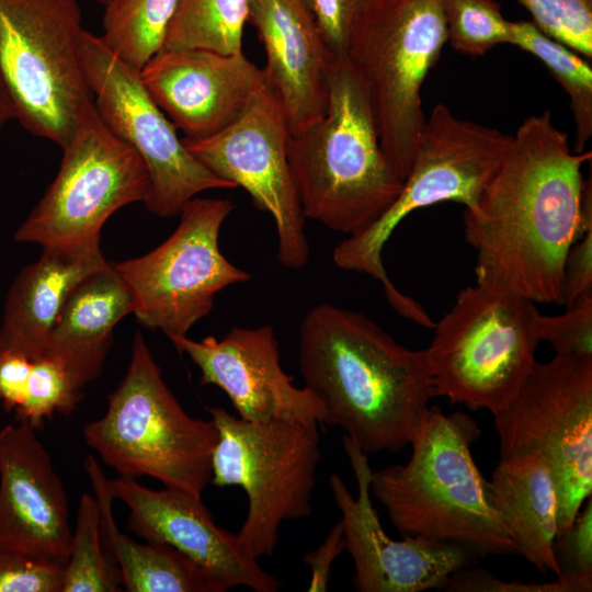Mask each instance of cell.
<instances>
[{
	"label": "cell",
	"instance_id": "cb8c5ba5",
	"mask_svg": "<svg viewBox=\"0 0 592 592\" xmlns=\"http://www.w3.org/2000/svg\"><path fill=\"white\" fill-rule=\"evenodd\" d=\"M134 310L130 288L107 262L70 292L52 329L47 351L66 361L88 384L102 371L115 326Z\"/></svg>",
	"mask_w": 592,
	"mask_h": 592
},
{
	"label": "cell",
	"instance_id": "3957f363",
	"mask_svg": "<svg viewBox=\"0 0 592 592\" xmlns=\"http://www.w3.org/2000/svg\"><path fill=\"white\" fill-rule=\"evenodd\" d=\"M479 429L467 415L430 407L406 464L372 471L371 496L403 536L456 544L471 555L517 554L470 453Z\"/></svg>",
	"mask_w": 592,
	"mask_h": 592
},
{
	"label": "cell",
	"instance_id": "484cf974",
	"mask_svg": "<svg viewBox=\"0 0 592 592\" xmlns=\"http://www.w3.org/2000/svg\"><path fill=\"white\" fill-rule=\"evenodd\" d=\"M510 44L537 57L567 92L574 117V152L592 136V68L588 59L547 36L532 21L511 22Z\"/></svg>",
	"mask_w": 592,
	"mask_h": 592
},
{
	"label": "cell",
	"instance_id": "d4e9b609",
	"mask_svg": "<svg viewBox=\"0 0 592 592\" xmlns=\"http://www.w3.org/2000/svg\"><path fill=\"white\" fill-rule=\"evenodd\" d=\"M101 513L104 546L117 566L128 592H223L205 572L172 547L147 542L140 544L122 533L114 521L113 497L98 460L84 463Z\"/></svg>",
	"mask_w": 592,
	"mask_h": 592
},
{
	"label": "cell",
	"instance_id": "ac0fdd59",
	"mask_svg": "<svg viewBox=\"0 0 592 592\" xmlns=\"http://www.w3.org/2000/svg\"><path fill=\"white\" fill-rule=\"evenodd\" d=\"M168 338L198 367L201 385H215L226 392L239 418L257 423H322L318 400L306 387L294 386L293 377L283 371L272 326H236L221 339Z\"/></svg>",
	"mask_w": 592,
	"mask_h": 592
},
{
	"label": "cell",
	"instance_id": "9c48e42d",
	"mask_svg": "<svg viewBox=\"0 0 592 592\" xmlns=\"http://www.w3.org/2000/svg\"><path fill=\"white\" fill-rule=\"evenodd\" d=\"M217 429L210 483L238 486L248 512L238 538L254 558L273 555L285 521L308 517L321 460L317 422L257 423L207 407Z\"/></svg>",
	"mask_w": 592,
	"mask_h": 592
},
{
	"label": "cell",
	"instance_id": "4316f807",
	"mask_svg": "<svg viewBox=\"0 0 592 592\" xmlns=\"http://www.w3.org/2000/svg\"><path fill=\"white\" fill-rule=\"evenodd\" d=\"M179 0H111L102 20L103 43L136 70L156 55L166 35Z\"/></svg>",
	"mask_w": 592,
	"mask_h": 592
},
{
	"label": "cell",
	"instance_id": "e575fe53",
	"mask_svg": "<svg viewBox=\"0 0 592 592\" xmlns=\"http://www.w3.org/2000/svg\"><path fill=\"white\" fill-rule=\"evenodd\" d=\"M559 576L592 590V499L578 512L572 523L557 533L553 544Z\"/></svg>",
	"mask_w": 592,
	"mask_h": 592
},
{
	"label": "cell",
	"instance_id": "277c9868",
	"mask_svg": "<svg viewBox=\"0 0 592 592\" xmlns=\"http://www.w3.org/2000/svg\"><path fill=\"white\" fill-rule=\"evenodd\" d=\"M322 118L291 134L287 157L306 218L355 235L377 220L403 180L387 160L364 86L346 57L328 71Z\"/></svg>",
	"mask_w": 592,
	"mask_h": 592
},
{
	"label": "cell",
	"instance_id": "d6986e66",
	"mask_svg": "<svg viewBox=\"0 0 592 592\" xmlns=\"http://www.w3.org/2000/svg\"><path fill=\"white\" fill-rule=\"evenodd\" d=\"M157 105L184 137L203 138L229 125L263 88L262 68L243 52L161 48L139 70Z\"/></svg>",
	"mask_w": 592,
	"mask_h": 592
},
{
	"label": "cell",
	"instance_id": "1f68e13d",
	"mask_svg": "<svg viewBox=\"0 0 592 592\" xmlns=\"http://www.w3.org/2000/svg\"><path fill=\"white\" fill-rule=\"evenodd\" d=\"M547 36L592 58V0H519Z\"/></svg>",
	"mask_w": 592,
	"mask_h": 592
},
{
	"label": "cell",
	"instance_id": "5b68a950",
	"mask_svg": "<svg viewBox=\"0 0 592 592\" xmlns=\"http://www.w3.org/2000/svg\"><path fill=\"white\" fill-rule=\"evenodd\" d=\"M83 437L121 477L148 476L198 498L210 483L216 425L184 411L139 332L124 378Z\"/></svg>",
	"mask_w": 592,
	"mask_h": 592
},
{
	"label": "cell",
	"instance_id": "603a6c76",
	"mask_svg": "<svg viewBox=\"0 0 592 592\" xmlns=\"http://www.w3.org/2000/svg\"><path fill=\"white\" fill-rule=\"evenodd\" d=\"M487 488L491 505L519 555L538 571L558 577L553 551L558 502L547 462L533 455L500 458Z\"/></svg>",
	"mask_w": 592,
	"mask_h": 592
},
{
	"label": "cell",
	"instance_id": "30bf717a",
	"mask_svg": "<svg viewBox=\"0 0 592 592\" xmlns=\"http://www.w3.org/2000/svg\"><path fill=\"white\" fill-rule=\"evenodd\" d=\"M78 0H0V66L15 121L61 147L93 101Z\"/></svg>",
	"mask_w": 592,
	"mask_h": 592
},
{
	"label": "cell",
	"instance_id": "7c38bea8",
	"mask_svg": "<svg viewBox=\"0 0 592 592\" xmlns=\"http://www.w3.org/2000/svg\"><path fill=\"white\" fill-rule=\"evenodd\" d=\"M58 173L14 234L42 247L101 238L119 208L146 200L149 175L140 157L102 121L94 100L80 111L60 147Z\"/></svg>",
	"mask_w": 592,
	"mask_h": 592
},
{
	"label": "cell",
	"instance_id": "d590c367",
	"mask_svg": "<svg viewBox=\"0 0 592 592\" xmlns=\"http://www.w3.org/2000/svg\"><path fill=\"white\" fill-rule=\"evenodd\" d=\"M334 58L344 57L352 31L369 0H304Z\"/></svg>",
	"mask_w": 592,
	"mask_h": 592
},
{
	"label": "cell",
	"instance_id": "ab89813d",
	"mask_svg": "<svg viewBox=\"0 0 592 592\" xmlns=\"http://www.w3.org/2000/svg\"><path fill=\"white\" fill-rule=\"evenodd\" d=\"M345 550L344 527L339 520L329 531L320 546L304 556L310 568L308 592H325L328 589L334 560Z\"/></svg>",
	"mask_w": 592,
	"mask_h": 592
},
{
	"label": "cell",
	"instance_id": "7a4b0ae2",
	"mask_svg": "<svg viewBox=\"0 0 592 592\" xmlns=\"http://www.w3.org/2000/svg\"><path fill=\"white\" fill-rule=\"evenodd\" d=\"M298 360L322 423L366 454L409 445L435 397L425 349L406 348L365 315L332 304L303 319Z\"/></svg>",
	"mask_w": 592,
	"mask_h": 592
},
{
	"label": "cell",
	"instance_id": "f546056e",
	"mask_svg": "<svg viewBox=\"0 0 592 592\" xmlns=\"http://www.w3.org/2000/svg\"><path fill=\"white\" fill-rule=\"evenodd\" d=\"M86 380L62 358L46 352L31 357L25 399L14 413L18 422L35 430L54 414H70L80 402Z\"/></svg>",
	"mask_w": 592,
	"mask_h": 592
},
{
	"label": "cell",
	"instance_id": "83f0119b",
	"mask_svg": "<svg viewBox=\"0 0 592 592\" xmlns=\"http://www.w3.org/2000/svg\"><path fill=\"white\" fill-rule=\"evenodd\" d=\"M249 0H179L162 48L242 52Z\"/></svg>",
	"mask_w": 592,
	"mask_h": 592
},
{
	"label": "cell",
	"instance_id": "d6a6232c",
	"mask_svg": "<svg viewBox=\"0 0 592 592\" xmlns=\"http://www.w3.org/2000/svg\"><path fill=\"white\" fill-rule=\"evenodd\" d=\"M534 329L538 342L549 343L556 354L592 356V292L580 296L561 315L538 311Z\"/></svg>",
	"mask_w": 592,
	"mask_h": 592
},
{
	"label": "cell",
	"instance_id": "f35d334b",
	"mask_svg": "<svg viewBox=\"0 0 592 592\" xmlns=\"http://www.w3.org/2000/svg\"><path fill=\"white\" fill-rule=\"evenodd\" d=\"M31 357L0 348V403L7 412L15 413L25 399V385Z\"/></svg>",
	"mask_w": 592,
	"mask_h": 592
},
{
	"label": "cell",
	"instance_id": "4dcf8cb0",
	"mask_svg": "<svg viewBox=\"0 0 592 592\" xmlns=\"http://www.w3.org/2000/svg\"><path fill=\"white\" fill-rule=\"evenodd\" d=\"M451 46L481 56L499 44H510L511 22L494 0H441Z\"/></svg>",
	"mask_w": 592,
	"mask_h": 592
},
{
	"label": "cell",
	"instance_id": "74e56055",
	"mask_svg": "<svg viewBox=\"0 0 592 592\" xmlns=\"http://www.w3.org/2000/svg\"><path fill=\"white\" fill-rule=\"evenodd\" d=\"M592 292V228L569 249L563 264V305L570 306L580 296Z\"/></svg>",
	"mask_w": 592,
	"mask_h": 592
},
{
	"label": "cell",
	"instance_id": "4fadbf2b",
	"mask_svg": "<svg viewBox=\"0 0 592 592\" xmlns=\"http://www.w3.org/2000/svg\"><path fill=\"white\" fill-rule=\"evenodd\" d=\"M225 198L193 197L171 236L150 252L113 263L130 288L138 321L167 337L186 335L206 317L217 293L249 281L219 249L223 223L234 209Z\"/></svg>",
	"mask_w": 592,
	"mask_h": 592
},
{
	"label": "cell",
	"instance_id": "44dd1931",
	"mask_svg": "<svg viewBox=\"0 0 592 592\" xmlns=\"http://www.w3.org/2000/svg\"><path fill=\"white\" fill-rule=\"evenodd\" d=\"M248 21L265 53L262 68L291 134L323 117L328 71L333 56L326 47L304 0H249Z\"/></svg>",
	"mask_w": 592,
	"mask_h": 592
},
{
	"label": "cell",
	"instance_id": "60d3db41",
	"mask_svg": "<svg viewBox=\"0 0 592 592\" xmlns=\"http://www.w3.org/2000/svg\"><path fill=\"white\" fill-rule=\"evenodd\" d=\"M15 119L12 100L0 66V138L5 125Z\"/></svg>",
	"mask_w": 592,
	"mask_h": 592
},
{
	"label": "cell",
	"instance_id": "ffe728a7",
	"mask_svg": "<svg viewBox=\"0 0 592 592\" xmlns=\"http://www.w3.org/2000/svg\"><path fill=\"white\" fill-rule=\"evenodd\" d=\"M35 431L21 422L0 430V544L66 563L67 493Z\"/></svg>",
	"mask_w": 592,
	"mask_h": 592
},
{
	"label": "cell",
	"instance_id": "f1b7e54d",
	"mask_svg": "<svg viewBox=\"0 0 592 592\" xmlns=\"http://www.w3.org/2000/svg\"><path fill=\"white\" fill-rule=\"evenodd\" d=\"M121 583L119 570L104 546L98 500L83 493L79 501L61 592H117L121 591Z\"/></svg>",
	"mask_w": 592,
	"mask_h": 592
},
{
	"label": "cell",
	"instance_id": "e0dca14e",
	"mask_svg": "<svg viewBox=\"0 0 592 592\" xmlns=\"http://www.w3.org/2000/svg\"><path fill=\"white\" fill-rule=\"evenodd\" d=\"M112 497L129 508L128 527L146 542L164 544L198 567L223 592L246 587L276 592L281 582L244 548L237 534L218 526L202 498L164 487L153 490L134 478L107 479Z\"/></svg>",
	"mask_w": 592,
	"mask_h": 592
},
{
	"label": "cell",
	"instance_id": "ba28073f",
	"mask_svg": "<svg viewBox=\"0 0 592 592\" xmlns=\"http://www.w3.org/2000/svg\"><path fill=\"white\" fill-rule=\"evenodd\" d=\"M512 135L456 117L436 104L426 118L412 164L394 203L366 229L349 236L333 250L337 266L378 280L387 300L400 315L414 300L390 281L382 253L397 226L417 209L457 202L474 210L500 168Z\"/></svg>",
	"mask_w": 592,
	"mask_h": 592
},
{
	"label": "cell",
	"instance_id": "8fae6325",
	"mask_svg": "<svg viewBox=\"0 0 592 592\" xmlns=\"http://www.w3.org/2000/svg\"><path fill=\"white\" fill-rule=\"evenodd\" d=\"M500 458L545 459L557 492L558 532L592 493V356L537 362L515 397L493 414Z\"/></svg>",
	"mask_w": 592,
	"mask_h": 592
},
{
	"label": "cell",
	"instance_id": "52a82bcc",
	"mask_svg": "<svg viewBox=\"0 0 592 592\" xmlns=\"http://www.w3.org/2000/svg\"><path fill=\"white\" fill-rule=\"evenodd\" d=\"M447 42L441 0H369L345 57L366 91L383 151L405 180L425 125L421 89Z\"/></svg>",
	"mask_w": 592,
	"mask_h": 592
},
{
	"label": "cell",
	"instance_id": "5bb4252c",
	"mask_svg": "<svg viewBox=\"0 0 592 592\" xmlns=\"http://www.w3.org/2000/svg\"><path fill=\"white\" fill-rule=\"evenodd\" d=\"M80 48L84 76L102 121L146 166L149 191L144 204L148 210L162 218L172 217L204 191L237 187L190 153L174 124L143 84L138 70L86 30Z\"/></svg>",
	"mask_w": 592,
	"mask_h": 592
},
{
	"label": "cell",
	"instance_id": "8992f818",
	"mask_svg": "<svg viewBox=\"0 0 592 592\" xmlns=\"http://www.w3.org/2000/svg\"><path fill=\"white\" fill-rule=\"evenodd\" d=\"M536 304L496 284L460 289L425 349L435 396L496 414L536 363Z\"/></svg>",
	"mask_w": 592,
	"mask_h": 592
},
{
	"label": "cell",
	"instance_id": "836d02e7",
	"mask_svg": "<svg viewBox=\"0 0 592 592\" xmlns=\"http://www.w3.org/2000/svg\"><path fill=\"white\" fill-rule=\"evenodd\" d=\"M65 566L0 544V592H61Z\"/></svg>",
	"mask_w": 592,
	"mask_h": 592
},
{
	"label": "cell",
	"instance_id": "7402d4cb",
	"mask_svg": "<svg viewBox=\"0 0 592 592\" xmlns=\"http://www.w3.org/2000/svg\"><path fill=\"white\" fill-rule=\"evenodd\" d=\"M101 238L75 244L43 247L41 258L13 281L4 301L0 348L29 357L47 352L52 329L73 287L107 261Z\"/></svg>",
	"mask_w": 592,
	"mask_h": 592
},
{
	"label": "cell",
	"instance_id": "2e32d148",
	"mask_svg": "<svg viewBox=\"0 0 592 592\" xmlns=\"http://www.w3.org/2000/svg\"><path fill=\"white\" fill-rule=\"evenodd\" d=\"M343 447L353 470L357 496L342 478H329L334 502L341 512L345 550L353 559L354 587L360 592H421L444 589L449 578L476 558L465 548L422 536L401 540L384 531L371 500L372 468L368 457L345 435Z\"/></svg>",
	"mask_w": 592,
	"mask_h": 592
},
{
	"label": "cell",
	"instance_id": "b9f144b4",
	"mask_svg": "<svg viewBox=\"0 0 592 592\" xmlns=\"http://www.w3.org/2000/svg\"><path fill=\"white\" fill-rule=\"evenodd\" d=\"M102 7H105L111 0H95Z\"/></svg>",
	"mask_w": 592,
	"mask_h": 592
},
{
	"label": "cell",
	"instance_id": "6da1fadb",
	"mask_svg": "<svg viewBox=\"0 0 592 592\" xmlns=\"http://www.w3.org/2000/svg\"><path fill=\"white\" fill-rule=\"evenodd\" d=\"M549 111L523 121L474 210L464 237L477 251L476 283L504 286L535 304L563 305V264L592 228L591 180Z\"/></svg>",
	"mask_w": 592,
	"mask_h": 592
},
{
	"label": "cell",
	"instance_id": "8d00e7d4",
	"mask_svg": "<svg viewBox=\"0 0 592 592\" xmlns=\"http://www.w3.org/2000/svg\"><path fill=\"white\" fill-rule=\"evenodd\" d=\"M444 590L455 592H590L582 584L557 578L550 582L505 581L483 570L463 568L448 580Z\"/></svg>",
	"mask_w": 592,
	"mask_h": 592
},
{
	"label": "cell",
	"instance_id": "9a60e30c",
	"mask_svg": "<svg viewBox=\"0 0 592 592\" xmlns=\"http://www.w3.org/2000/svg\"><path fill=\"white\" fill-rule=\"evenodd\" d=\"M289 137L282 106L266 84L225 128L182 141L206 169L241 186L258 209L273 217L278 262L298 270L308 262L310 250L287 157Z\"/></svg>",
	"mask_w": 592,
	"mask_h": 592
}]
</instances>
